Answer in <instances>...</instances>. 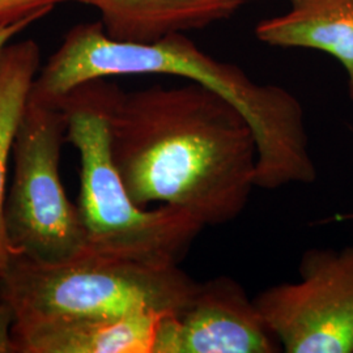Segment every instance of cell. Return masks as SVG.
<instances>
[{"mask_svg":"<svg viewBox=\"0 0 353 353\" xmlns=\"http://www.w3.org/2000/svg\"><path fill=\"white\" fill-rule=\"evenodd\" d=\"M13 325L12 310L0 303V353H12L11 328Z\"/></svg>","mask_w":353,"mask_h":353,"instance_id":"4fadbf2b","label":"cell"},{"mask_svg":"<svg viewBox=\"0 0 353 353\" xmlns=\"http://www.w3.org/2000/svg\"><path fill=\"white\" fill-rule=\"evenodd\" d=\"M96 8L106 34L118 41L152 42L172 33L224 21L250 0H75Z\"/></svg>","mask_w":353,"mask_h":353,"instance_id":"9c48e42d","label":"cell"},{"mask_svg":"<svg viewBox=\"0 0 353 353\" xmlns=\"http://www.w3.org/2000/svg\"><path fill=\"white\" fill-rule=\"evenodd\" d=\"M328 221L334 223H345V221H353V212H343V214H335Z\"/></svg>","mask_w":353,"mask_h":353,"instance_id":"9a60e30c","label":"cell"},{"mask_svg":"<svg viewBox=\"0 0 353 353\" xmlns=\"http://www.w3.org/2000/svg\"><path fill=\"white\" fill-rule=\"evenodd\" d=\"M199 283L176 263H154L92 250L59 263L13 254L0 280V303L13 321L46 316L181 313Z\"/></svg>","mask_w":353,"mask_h":353,"instance_id":"277c9868","label":"cell"},{"mask_svg":"<svg viewBox=\"0 0 353 353\" xmlns=\"http://www.w3.org/2000/svg\"><path fill=\"white\" fill-rule=\"evenodd\" d=\"M300 280L254 297L285 353H353V245L303 252Z\"/></svg>","mask_w":353,"mask_h":353,"instance_id":"8992f818","label":"cell"},{"mask_svg":"<svg viewBox=\"0 0 353 353\" xmlns=\"http://www.w3.org/2000/svg\"><path fill=\"white\" fill-rule=\"evenodd\" d=\"M33 23H36V20L26 19V20H20V21L11 23V24H1L0 26V54L6 49V46L8 43H11L13 38L16 37L17 34H20L24 29L32 26Z\"/></svg>","mask_w":353,"mask_h":353,"instance_id":"5bb4252c","label":"cell"},{"mask_svg":"<svg viewBox=\"0 0 353 353\" xmlns=\"http://www.w3.org/2000/svg\"><path fill=\"white\" fill-rule=\"evenodd\" d=\"M123 90L108 79L77 85L55 103L65 119V141L80 157L77 207L88 250L154 263H178L204 225L189 212L140 208L130 198L110 147V126Z\"/></svg>","mask_w":353,"mask_h":353,"instance_id":"3957f363","label":"cell"},{"mask_svg":"<svg viewBox=\"0 0 353 353\" xmlns=\"http://www.w3.org/2000/svg\"><path fill=\"white\" fill-rule=\"evenodd\" d=\"M281 345L234 279L199 283L178 314L163 318L153 353H278Z\"/></svg>","mask_w":353,"mask_h":353,"instance_id":"52a82bcc","label":"cell"},{"mask_svg":"<svg viewBox=\"0 0 353 353\" xmlns=\"http://www.w3.org/2000/svg\"><path fill=\"white\" fill-rule=\"evenodd\" d=\"M39 70L41 50L34 39L8 43L0 54V280L14 254L4 219L13 139Z\"/></svg>","mask_w":353,"mask_h":353,"instance_id":"8fae6325","label":"cell"},{"mask_svg":"<svg viewBox=\"0 0 353 353\" xmlns=\"http://www.w3.org/2000/svg\"><path fill=\"white\" fill-rule=\"evenodd\" d=\"M68 0H0V26L20 20H41Z\"/></svg>","mask_w":353,"mask_h":353,"instance_id":"7c38bea8","label":"cell"},{"mask_svg":"<svg viewBox=\"0 0 353 353\" xmlns=\"http://www.w3.org/2000/svg\"><path fill=\"white\" fill-rule=\"evenodd\" d=\"M290 11L262 20L255 36L278 48L323 51L345 71L353 100V0H290Z\"/></svg>","mask_w":353,"mask_h":353,"instance_id":"30bf717a","label":"cell"},{"mask_svg":"<svg viewBox=\"0 0 353 353\" xmlns=\"http://www.w3.org/2000/svg\"><path fill=\"white\" fill-rule=\"evenodd\" d=\"M131 75L182 77L233 103L256 139L258 189L274 191L316 182L305 114L297 97L280 85L254 81L239 65L204 52L185 33L131 42L109 37L100 21L77 24L39 70L30 99L55 105L89 80Z\"/></svg>","mask_w":353,"mask_h":353,"instance_id":"7a4b0ae2","label":"cell"},{"mask_svg":"<svg viewBox=\"0 0 353 353\" xmlns=\"http://www.w3.org/2000/svg\"><path fill=\"white\" fill-rule=\"evenodd\" d=\"M166 312L13 321L12 353H153Z\"/></svg>","mask_w":353,"mask_h":353,"instance_id":"ba28073f","label":"cell"},{"mask_svg":"<svg viewBox=\"0 0 353 353\" xmlns=\"http://www.w3.org/2000/svg\"><path fill=\"white\" fill-rule=\"evenodd\" d=\"M64 141L62 110L29 97L13 139L4 219L13 252L41 263L64 262L88 248L80 210L61 178Z\"/></svg>","mask_w":353,"mask_h":353,"instance_id":"5b68a950","label":"cell"},{"mask_svg":"<svg viewBox=\"0 0 353 353\" xmlns=\"http://www.w3.org/2000/svg\"><path fill=\"white\" fill-rule=\"evenodd\" d=\"M110 147L132 202L181 208L204 227L236 220L256 188L252 126L233 103L195 81L123 92Z\"/></svg>","mask_w":353,"mask_h":353,"instance_id":"6da1fadb","label":"cell"}]
</instances>
